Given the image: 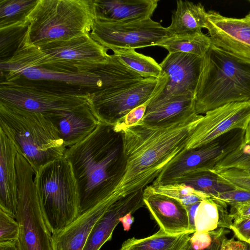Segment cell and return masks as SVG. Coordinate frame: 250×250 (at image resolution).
<instances>
[{"mask_svg": "<svg viewBox=\"0 0 250 250\" xmlns=\"http://www.w3.org/2000/svg\"><path fill=\"white\" fill-rule=\"evenodd\" d=\"M64 157L77 180L81 214L112 196L122 180L126 167L122 131L100 122L85 139L67 148Z\"/></svg>", "mask_w": 250, "mask_h": 250, "instance_id": "obj_1", "label": "cell"}, {"mask_svg": "<svg viewBox=\"0 0 250 250\" xmlns=\"http://www.w3.org/2000/svg\"><path fill=\"white\" fill-rule=\"evenodd\" d=\"M202 115L164 127L141 123L121 129L126 167L114 195L120 198L144 189L185 149Z\"/></svg>", "mask_w": 250, "mask_h": 250, "instance_id": "obj_2", "label": "cell"}, {"mask_svg": "<svg viewBox=\"0 0 250 250\" xmlns=\"http://www.w3.org/2000/svg\"><path fill=\"white\" fill-rule=\"evenodd\" d=\"M194 102L199 115L229 103L250 102V63L211 44L203 57Z\"/></svg>", "mask_w": 250, "mask_h": 250, "instance_id": "obj_3", "label": "cell"}, {"mask_svg": "<svg viewBox=\"0 0 250 250\" xmlns=\"http://www.w3.org/2000/svg\"><path fill=\"white\" fill-rule=\"evenodd\" d=\"M0 130L32 167L64 157L67 147L57 127L43 114L0 101Z\"/></svg>", "mask_w": 250, "mask_h": 250, "instance_id": "obj_4", "label": "cell"}, {"mask_svg": "<svg viewBox=\"0 0 250 250\" xmlns=\"http://www.w3.org/2000/svg\"><path fill=\"white\" fill-rule=\"evenodd\" d=\"M93 0H39L27 18L28 43L39 47L89 33Z\"/></svg>", "mask_w": 250, "mask_h": 250, "instance_id": "obj_5", "label": "cell"}, {"mask_svg": "<svg viewBox=\"0 0 250 250\" xmlns=\"http://www.w3.org/2000/svg\"><path fill=\"white\" fill-rule=\"evenodd\" d=\"M34 182L52 234L80 214L78 185L72 166L64 157L41 167Z\"/></svg>", "mask_w": 250, "mask_h": 250, "instance_id": "obj_6", "label": "cell"}, {"mask_svg": "<svg viewBox=\"0 0 250 250\" xmlns=\"http://www.w3.org/2000/svg\"><path fill=\"white\" fill-rule=\"evenodd\" d=\"M90 94L51 81L19 78L0 83V101L46 117L73 111L89 103Z\"/></svg>", "mask_w": 250, "mask_h": 250, "instance_id": "obj_7", "label": "cell"}, {"mask_svg": "<svg viewBox=\"0 0 250 250\" xmlns=\"http://www.w3.org/2000/svg\"><path fill=\"white\" fill-rule=\"evenodd\" d=\"M17 207L19 250H53L52 233L33 178V170L24 157L17 153Z\"/></svg>", "mask_w": 250, "mask_h": 250, "instance_id": "obj_8", "label": "cell"}, {"mask_svg": "<svg viewBox=\"0 0 250 250\" xmlns=\"http://www.w3.org/2000/svg\"><path fill=\"white\" fill-rule=\"evenodd\" d=\"M38 47L41 50L38 60L41 68L66 73L91 72L104 65L110 57L108 49L89 33Z\"/></svg>", "mask_w": 250, "mask_h": 250, "instance_id": "obj_9", "label": "cell"}, {"mask_svg": "<svg viewBox=\"0 0 250 250\" xmlns=\"http://www.w3.org/2000/svg\"><path fill=\"white\" fill-rule=\"evenodd\" d=\"M245 132L244 129H234L204 145L185 149L164 168L152 185L168 184L195 170H213L219 162L244 143Z\"/></svg>", "mask_w": 250, "mask_h": 250, "instance_id": "obj_10", "label": "cell"}, {"mask_svg": "<svg viewBox=\"0 0 250 250\" xmlns=\"http://www.w3.org/2000/svg\"><path fill=\"white\" fill-rule=\"evenodd\" d=\"M203 58L185 53H169L160 63L161 76L146 113L176 97H194Z\"/></svg>", "mask_w": 250, "mask_h": 250, "instance_id": "obj_11", "label": "cell"}, {"mask_svg": "<svg viewBox=\"0 0 250 250\" xmlns=\"http://www.w3.org/2000/svg\"><path fill=\"white\" fill-rule=\"evenodd\" d=\"M159 79L145 78L125 86L104 89L90 94L89 104L101 123L116 125L134 108L149 101Z\"/></svg>", "mask_w": 250, "mask_h": 250, "instance_id": "obj_12", "label": "cell"}, {"mask_svg": "<svg viewBox=\"0 0 250 250\" xmlns=\"http://www.w3.org/2000/svg\"><path fill=\"white\" fill-rule=\"evenodd\" d=\"M89 35L108 50L156 46L170 36L167 27L151 18L128 22H111L95 19Z\"/></svg>", "mask_w": 250, "mask_h": 250, "instance_id": "obj_13", "label": "cell"}, {"mask_svg": "<svg viewBox=\"0 0 250 250\" xmlns=\"http://www.w3.org/2000/svg\"><path fill=\"white\" fill-rule=\"evenodd\" d=\"M250 123V102L229 103L202 115L185 147L206 144L236 129L246 130Z\"/></svg>", "mask_w": 250, "mask_h": 250, "instance_id": "obj_14", "label": "cell"}, {"mask_svg": "<svg viewBox=\"0 0 250 250\" xmlns=\"http://www.w3.org/2000/svg\"><path fill=\"white\" fill-rule=\"evenodd\" d=\"M206 28L212 44L250 63V12L243 18H236L208 11Z\"/></svg>", "mask_w": 250, "mask_h": 250, "instance_id": "obj_15", "label": "cell"}, {"mask_svg": "<svg viewBox=\"0 0 250 250\" xmlns=\"http://www.w3.org/2000/svg\"><path fill=\"white\" fill-rule=\"evenodd\" d=\"M145 206L160 227L168 234L193 233L186 206L172 197L154 191L150 186L144 189Z\"/></svg>", "mask_w": 250, "mask_h": 250, "instance_id": "obj_16", "label": "cell"}, {"mask_svg": "<svg viewBox=\"0 0 250 250\" xmlns=\"http://www.w3.org/2000/svg\"><path fill=\"white\" fill-rule=\"evenodd\" d=\"M144 189L122 196L114 202L93 226L83 250H100L112 238L121 217L145 206Z\"/></svg>", "mask_w": 250, "mask_h": 250, "instance_id": "obj_17", "label": "cell"}, {"mask_svg": "<svg viewBox=\"0 0 250 250\" xmlns=\"http://www.w3.org/2000/svg\"><path fill=\"white\" fill-rule=\"evenodd\" d=\"M118 199L112 195L80 214L69 224L52 234L53 250H83L96 222Z\"/></svg>", "mask_w": 250, "mask_h": 250, "instance_id": "obj_18", "label": "cell"}, {"mask_svg": "<svg viewBox=\"0 0 250 250\" xmlns=\"http://www.w3.org/2000/svg\"><path fill=\"white\" fill-rule=\"evenodd\" d=\"M158 0H93L95 19L128 22L151 18Z\"/></svg>", "mask_w": 250, "mask_h": 250, "instance_id": "obj_19", "label": "cell"}, {"mask_svg": "<svg viewBox=\"0 0 250 250\" xmlns=\"http://www.w3.org/2000/svg\"><path fill=\"white\" fill-rule=\"evenodd\" d=\"M47 118L57 127L67 148L85 139L100 123L89 103L73 111Z\"/></svg>", "mask_w": 250, "mask_h": 250, "instance_id": "obj_20", "label": "cell"}, {"mask_svg": "<svg viewBox=\"0 0 250 250\" xmlns=\"http://www.w3.org/2000/svg\"><path fill=\"white\" fill-rule=\"evenodd\" d=\"M17 153L14 144L0 130V207L15 218L18 202Z\"/></svg>", "mask_w": 250, "mask_h": 250, "instance_id": "obj_21", "label": "cell"}, {"mask_svg": "<svg viewBox=\"0 0 250 250\" xmlns=\"http://www.w3.org/2000/svg\"><path fill=\"white\" fill-rule=\"evenodd\" d=\"M197 114L195 110L194 97L183 96L172 99L145 113L139 123L154 127H167Z\"/></svg>", "mask_w": 250, "mask_h": 250, "instance_id": "obj_22", "label": "cell"}, {"mask_svg": "<svg viewBox=\"0 0 250 250\" xmlns=\"http://www.w3.org/2000/svg\"><path fill=\"white\" fill-rule=\"evenodd\" d=\"M207 11L200 3L177 0L176 9L167 27L170 36L192 34L206 28Z\"/></svg>", "mask_w": 250, "mask_h": 250, "instance_id": "obj_23", "label": "cell"}, {"mask_svg": "<svg viewBox=\"0 0 250 250\" xmlns=\"http://www.w3.org/2000/svg\"><path fill=\"white\" fill-rule=\"evenodd\" d=\"M193 233L168 234L162 229L143 238L125 240L120 250H183Z\"/></svg>", "mask_w": 250, "mask_h": 250, "instance_id": "obj_24", "label": "cell"}, {"mask_svg": "<svg viewBox=\"0 0 250 250\" xmlns=\"http://www.w3.org/2000/svg\"><path fill=\"white\" fill-rule=\"evenodd\" d=\"M233 222L227 206L211 198L200 202L195 217L197 232H208L219 228L230 229Z\"/></svg>", "mask_w": 250, "mask_h": 250, "instance_id": "obj_25", "label": "cell"}, {"mask_svg": "<svg viewBox=\"0 0 250 250\" xmlns=\"http://www.w3.org/2000/svg\"><path fill=\"white\" fill-rule=\"evenodd\" d=\"M181 183L209 195L210 197L236 187L210 169H197L186 173L168 184Z\"/></svg>", "mask_w": 250, "mask_h": 250, "instance_id": "obj_26", "label": "cell"}, {"mask_svg": "<svg viewBox=\"0 0 250 250\" xmlns=\"http://www.w3.org/2000/svg\"><path fill=\"white\" fill-rule=\"evenodd\" d=\"M211 45L209 37L200 31L192 34L170 36L156 46L165 48L169 53H185L203 58Z\"/></svg>", "mask_w": 250, "mask_h": 250, "instance_id": "obj_27", "label": "cell"}, {"mask_svg": "<svg viewBox=\"0 0 250 250\" xmlns=\"http://www.w3.org/2000/svg\"><path fill=\"white\" fill-rule=\"evenodd\" d=\"M113 55L125 66L144 78L159 79L160 64L152 58L139 53L133 49L113 48Z\"/></svg>", "mask_w": 250, "mask_h": 250, "instance_id": "obj_28", "label": "cell"}, {"mask_svg": "<svg viewBox=\"0 0 250 250\" xmlns=\"http://www.w3.org/2000/svg\"><path fill=\"white\" fill-rule=\"evenodd\" d=\"M39 0H0V28L27 24V18Z\"/></svg>", "mask_w": 250, "mask_h": 250, "instance_id": "obj_29", "label": "cell"}, {"mask_svg": "<svg viewBox=\"0 0 250 250\" xmlns=\"http://www.w3.org/2000/svg\"><path fill=\"white\" fill-rule=\"evenodd\" d=\"M155 192L167 195L180 201L185 206L210 198L204 192L197 190L191 187L181 183H171L150 186Z\"/></svg>", "mask_w": 250, "mask_h": 250, "instance_id": "obj_30", "label": "cell"}, {"mask_svg": "<svg viewBox=\"0 0 250 250\" xmlns=\"http://www.w3.org/2000/svg\"><path fill=\"white\" fill-rule=\"evenodd\" d=\"M27 26V24H19L0 28V61L14 54L26 33Z\"/></svg>", "mask_w": 250, "mask_h": 250, "instance_id": "obj_31", "label": "cell"}, {"mask_svg": "<svg viewBox=\"0 0 250 250\" xmlns=\"http://www.w3.org/2000/svg\"><path fill=\"white\" fill-rule=\"evenodd\" d=\"M237 169L250 174V145L243 144L214 167V171Z\"/></svg>", "mask_w": 250, "mask_h": 250, "instance_id": "obj_32", "label": "cell"}, {"mask_svg": "<svg viewBox=\"0 0 250 250\" xmlns=\"http://www.w3.org/2000/svg\"><path fill=\"white\" fill-rule=\"evenodd\" d=\"M19 235V226L16 219L0 207V243L17 241Z\"/></svg>", "mask_w": 250, "mask_h": 250, "instance_id": "obj_33", "label": "cell"}, {"mask_svg": "<svg viewBox=\"0 0 250 250\" xmlns=\"http://www.w3.org/2000/svg\"><path fill=\"white\" fill-rule=\"evenodd\" d=\"M211 198L234 208L250 204V190L236 188L219 193Z\"/></svg>", "mask_w": 250, "mask_h": 250, "instance_id": "obj_34", "label": "cell"}, {"mask_svg": "<svg viewBox=\"0 0 250 250\" xmlns=\"http://www.w3.org/2000/svg\"><path fill=\"white\" fill-rule=\"evenodd\" d=\"M236 188L250 190V174L237 169L214 171Z\"/></svg>", "mask_w": 250, "mask_h": 250, "instance_id": "obj_35", "label": "cell"}, {"mask_svg": "<svg viewBox=\"0 0 250 250\" xmlns=\"http://www.w3.org/2000/svg\"><path fill=\"white\" fill-rule=\"evenodd\" d=\"M148 101L129 112L120 123L115 125L120 129L139 124L143 118Z\"/></svg>", "mask_w": 250, "mask_h": 250, "instance_id": "obj_36", "label": "cell"}, {"mask_svg": "<svg viewBox=\"0 0 250 250\" xmlns=\"http://www.w3.org/2000/svg\"><path fill=\"white\" fill-rule=\"evenodd\" d=\"M229 232V230L224 229L213 242L208 245H201L190 239L183 250H219L226 235Z\"/></svg>", "mask_w": 250, "mask_h": 250, "instance_id": "obj_37", "label": "cell"}, {"mask_svg": "<svg viewBox=\"0 0 250 250\" xmlns=\"http://www.w3.org/2000/svg\"><path fill=\"white\" fill-rule=\"evenodd\" d=\"M230 229L239 240L248 242L250 238V217L233 222Z\"/></svg>", "mask_w": 250, "mask_h": 250, "instance_id": "obj_38", "label": "cell"}, {"mask_svg": "<svg viewBox=\"0 0 250 250\" xmlns=\"http://www.w3.org/2000/svg\"><path fill=\"white\" fill-rule=\"evenodd\" d=\"M230 214L233 222L250 217V204L231 208Z\"/></svg>", "mask_w": 250, "mask_h": 250, "instance_id": "obj_39", "label": "cell"}, {"mask_svg": "<svg viewBox=\"0 0 250 250\" xmlns=\"http://www.w3.org/2000/svg\"><path fill=\"white\" fill-rule=\"evenodd\" d=\"M246 242L235 240L233 238L228 239L226 237L222 243L219 250H244Z\"/></svg>", "mask_w": 250, "mask_h": 250, "instance_id": "obj_40", "label": "cell"}, {"mask_svg": "<svg viewBox=\"0 0 250 250\" xmlns=\"http://www.w3.org/2000/svg\"><path fill=\"white\" fill-rule=\"evenodd\" d=\"M200 203H197L186 206L188 211L190 226L192 230H193L194 232L196 231L195 225V217Z\"/></svg>", "mask_w": 250, "mask_h": 250, "instance_id": "obj_41", "label": "cell"}, {"mask_svg": "<svg viewBox=\"0 0 250 250\" xmlns=\"http://www.w3.org/2000/svg\"><path fill=\"white\" fill-rule=\"evenodd\" d=\"M131 213H129L120 219V222L122 224L125 231H128L132 224L133 223L134 219L132 216Z\"/></svg>", "mask_w": 250, "mask_h": 250, "instance_id": "obj_42", "label": "cell"}, {"mask_svg": "<svg viewBox=\"0 0 250 250\" xmlns=\"http://www.w3.org/2000/svg\"><path fill=\"white\" fill-rule=\"evenodd\" d=\"M0 250H19L17 240L0 243Z\"/></svg>", "mask_w": 250, "mask_h": 250, "instance_id": "obj_43", "label": "cell"}, {"mask_svg": "<svg viewBox=\"0 0 250 250\" xmlns=\"http://www.w3.org/2000/svg\"><path fill=\"white\" fill-rule=\"evenodd\" d=\"M244 144L250 145V123L246 129Z\"/></svg>", "mask_w": 250, "mask_h": 250, "instance_id": "obj_44", "label": "cell"}, {"mask_svg": "<svg viewBox=\"0 0 250 250\" xmlns=\"http://www.w3.org/2000/svg\"><path fill=\"white\" fill-rule=\"evenodd\" d=\"M244 250H250V244L246 242L245 247Z\"/></svg>", "mask_w": 250, "mask_h": 250, "instance_id": "obj_45", "label": "cell"}, {"mask_svg": "<svg viewBox=\"0 0 250 250\" xmlns=\"http://www.w3.org/2000/svg\"><path fill=\"white\" fill-rule=\"evenodd\" d=\"M248 243H249L250 244V238L249 240L248 241Z\"/></svg>", "mask_w": 250, "mask_h": 250, "instance_id": "obj_46", "label": "cell"}, {"mask_svg": "<svg viewBox=\"0 0 250 250\" xmlns=\"http://www.w3.org/2000/svg\"><path fill=\"white\" fill-rule=\"evenodd\" d=\"M249 2H250V0H248Z\"/></svg>", "mask_w": 250, "mask_h": 250, "instance_id": "obj_47", "label": "cell"}]
</instances>
